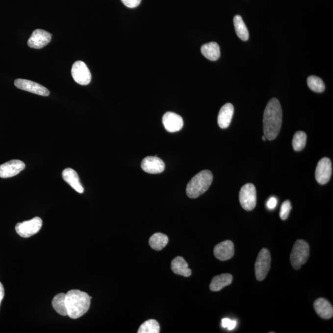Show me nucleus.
<instances>
[{"instance_id":"nucleus-22","label":"nucleus","mask_w":333,"mask_h":333,"mask_svg":"<svg viewBox=\"0 0 333 333\" xmlns=\"http://www.w3.org/2000/svg\"><path fill=\"white\" fill-rule=\"evenodd\" d=\"M169 243L168 236L161 233H157L151 237L149 244L153 249L161 251Z\"/></svg>"},{"instance_id":"nucleus-13","label":"nucleus","mask_w":333,"mask_h":333,"mask_svg":"<svg viewBox=\"0 0 333 333\" xmlns=\"http://www.w3.org/2000/svg\"><path fill=\"white\" fill-rule=\"evenodd\" d=\"M141 169L147 173L157 174L162 173L165 169V164L157 156H148L141 162Z\"/></svg>"},{"instance_id":"nucleus-3","label":"nucleus","mask_w":333,"mask_h":333,"mask_svg":"<svg viewBox=\"0 0 333 333\" xmlns=\"http://www.w3.org/2000/svg\"><path fill=\"white\" fill-rule=\"evenodd\" d=\"M212 172L205 170L198 173L189 181L186 186V195L189 198L200 197L208 190L212 183Z\"/></svg>"},{"instance_id":"nucleus-32","label":"nucleus","mask_w":333,"mask_h":333,"mask_svg":"<svg viewBox=\"0 0 333 333\" xmlns=\"http://www.w3.org/2000/svg\"><path fill=\"white\" fill-rule=\"evenodd\" d=\"M4 296V287L3 284H2L1 282H0V305H1L2 301H3Z\"/></svg>"},{"instance_id":"nucleus-19","label":"nucleus","mask_w":333,"mask_h":333,"mask_svg":"<svg viewBox=\"0 0 333 333\" xmlns=\"http://www.w3.org/2000/svg\"><path fill=\"white\" fill-rule=\"evenodd\" d=\"M171 269L174 274L181 275L184 277H190L192 274L191 270L188 267L186 260L180 256L174 258L171 262Z\"/></svg>"},{"instance_id":"nucleus-30","label":"nucleus","mask_w":333,"mask_h":333,"mask_svg":"<svg viewBox=\"0 0 333 333\" xmlns=\"http://www.w3.org/2000/svg\"><path fill=\"white\" fill-rule=\"evenodd\" d=\"M277 200L276 198L271 197L268 200L267 203V207L268 209L270 210L274 209L277 205Z\"/></svg>"},{"instance_id":"nucleus-10","label":"nucleus","mask_w":333,"mask_h":333,"mask_svg":"<svg viewBox=\"0 0 333 333\" xmlns=\"http://www.w3.org/2000/svg\"><path fill=\"white\" fill-rule=\"evenodd\" d=\"M14 85L19 89L27 91L38 95L47 97L50 95L49 90L47 88L34 81L19 78L14 81Z\"/></svg>"},{"instance_id":"nucleus-14","label":"nucleus","mask_w":333,"mask_h":333,"mask_svg":"<svg viewBox=\"0 0 333 333\" xmlns=\"http://www.w3.org/2000/svg\"><path fill=\"white\" fill-rule=\"evenodd\" d=\"M163 125L165 130L169 132H177L183 128V119L174 112H167L162 117Z\"/></svg>"},{"instance_id":"nucleus-25","label":"nucleus","mask_w":333,"mask_h":333,"mask_svg":"<svg viewBox=\"0 0 333 333\" xmlns=\"http://www.w3.org/2000/svg\"><path fill=\"white\" fill-rule=\"evenodd\" d=\"M159 323L156 320L153 319L144 322L138 331V333H159Z\"/></svg>"},{"instance_id":"nucleus-31","label":"nucleus","mask_w":333,"mask_h":333,"mask_svg":"<svg viewBox=\"0 0 333 333\" xmlns=\"http://www.w3.org/2000/svg\"><path fill=\"white\" fill-rule=\"evenodd\" d=\"M231 320L229 319V318H224V319H222V327L227 328L228 327H229V325L231 324Z\"/></svg>"},{"instance_id":"nucleus-34","label":"nucleus","mask_w":333,"mask_h":333,"mask_svg":"<svg viewBox=\"0 0 333 333\" xmlns=\"http://www.w3.org/2000/svg\"><path fill=\"white\" fill-rule=\"evenodd\" d=\"M262 140H263V141H265L266 140H267V139H266L265 136L264 135H263V136H262Z\"/></svg>"},{"instance_id":"nucleus-28","label":"nucleus","mask_w":333,"mask_h":333,"mask_svg":"<svg viewBox=\"0 0 333 333\" xmlns=\"http://www.w3.org/2000/svg\"><path fill=\"white\" fill-rule=\"evenodd\" d=\"M292 209L291 204L288 200L285 201L282 204L281 210H280V216L281 219L285 220L289 217L290 211Z\"/></svg>"},{"instance_id":"nucleus-27","label":"nucleus","mask_w":333,"mask_h":333,"mask_svg":"<svg viewBox=\"0 0 333 333\" xmlns=\"http://www.w3.org/2000/svg\"><path fill=\"white\" fill-rule=\"evenodd\" d=\"M307 135L303 131H298L294 134L293 139V147L296 152H301L306 147Z\"/></svg>"},{"instance_id":"nucleus-15","label":"nucleus","mask_w":333,"mask_h":333,"mask_svg":"<svg viewBox=\"0 0 333 333\" xmlns=\"http://www.w3.org/2000/svg\"><path fill=\"white\" fill-rule=\"evenodd\" d=\"M214 254L215 257L221 261L231 259L234 255V248L233 242L227 240L221 242L215 246Z\"/></svg>"},{"instance_id":"nucleus-2","label":"nucleus","mask_w":333,"mask_h":333,"mask_svg":"<svg viewBox=\"0 0 333 333\" xmlns=\"http://www.w3.org/2000/svg\"><path fill=\"white\" fill-rule=\"evenodd\" d=\"M92 298L85 292L73 289L66 294V304L68 316L72 319L82 317L89 310Z\"/></svg>"},{"instance_id":"nucleus-9","label":"nucleus","mask_w":333,"mask_h":333,"mask_svg":"<svg viewBox=\"0 0 333 333\" xmlns=\"http://www.w3.org/2000/svg\"><path fill=\"white\" fill-rule=\"evenodd\" d=\"M332 163L330 159L323 157L318 162L315 170V179L320 184H325L332 176Z\"/></svg>"},{"instance_id":"nucleus-29","label":"nucleus","mask_w":333,"mask_h":333,"mask_svg":"<svg viewBox=\"0 0 333 333\" xmlns=\"http://www.w3.org/2000/svg\"><path fill=\"white\" fill-rule=\"evenodd\" d=\"M121 1L128 8H134L139 6L141 0H121Z\"/></svg>"},{"instance_id":"nucleus-1","label":"nucleus","mask_w":333,"mask_h":333,"mask_svg":"<svg viewBox=\"0 0 333 333\" xmlns=\"http://www.w3.org/2000/svg\"><path fill=\"white\" fill-rule=\"evenodd\" d=\"M282 125L281 104L277 98H272L266 106L263 113V133L268 140H274L277 137Z\"/></svg>"},{"instance_id":"nucleus-33","label":"nucleus","mask_w":333,"mask_h":333,"mask_svg":"<svg viewBox=\"0 0 333 333\" xmlns=\"http://www.w3.org/2000/svg\"><path fill=\"white\" fill-rule=\"evenodd\" d=\"M237 322L236 320H231V324L228 327L227 329L229 331H231L234 329L236 327Z\"/></svg>"},{"instance_id":"nucleus-6","label":"nucleus","mask_w":333,"mask_h":333,"mask_svg":"<svg viewBox=\"0 0 333 333\" xmlns=\"http://www.w3.org/2000/svg\"><path fill=\"white\" fill-rule=\"evenodd\" d=\"M271 266V256L267 249L263 248L258 253L255 263L256 279L258 281H262L267 277Z\"/></svg>"},{"instance_id":"nucleus-24","label":"nucleus","mask_w":333,"mask_h":333,"mask_svg":"<svg viewBox=\"0 0 333 333\" xmlns=\"http://www.w3.org/2000/svg\"><path fill=\"white\" fill-rule=\"evenodd\" d=\"M52 306L54 310L62 316H68L66 304V294L59 293L54 296L52 301Z\"/></svg>"},{"instance_id":"nucleus-23","label":"nucleus","mask_w":333,"mask_h":333,"mask_svg":"<svg viewBox=\"0 0 333 333\" xmlns=\"http://www.w3.org/2000/svg\"><path fill=\"white\" fill-rule=\"evenodd\" d=\"M233 23L238 37L243 41L248 40L249 37V31L241 16L239 15L234 16Z\"/></svg>"},{"instance_id":"nucleus-17","label":"nucleus","mask_w":333,"mask_h":333,"mask_svg":"<svg viewBox=\"0 0 333 333\" xmlns=\"http://www.w3.org/2000/svg\"><path fill=\"white\" fill-rule=\"evenodd\" d=\"M234 113V107L231 103H227L220 109L218 116V124L220 128L225 129L229 128L231 124Z\"/></svg>"},{"instance_id":"nucleus-11","label":"nucleus","mask_w":333,"mask_h":333,"mask_svg":"<svg viewBox=\"0 0 333 333\" xmlns=\"http://www.w3.org/2000/svg\"><path fill=\"white\" fill-rule=\"evenodd\" d=\"M25 163L19 160H11L0 165V177L10 178L17 176L25 169Z\"/></svg>"},{"instance_id":"nucleus-12","label":"nucleus","mask_w":333,"mask_h":333,"mask_svg":"<svg viewBox=\"0 0 333 333\" xmlns=\"http://www.w3.org/2000/svg\"><path fill=\"white\" fill-rule=\"evenodd\" d=\"M52 35L47 31L37 29L33 31L28 40V45L32 49H40L46 46L51 40Z\"/></svg>"},{"instance_id":"nucleus-18","label":"nucleus","mask_w":333,"mask_h":333,"mask_svg":"<svg viewBox=\"0 0 333 333\" xmlns=\"http://www.w3.org/2000/svg\"><path fill=\"white\" fill-rule=\"evenodd\" d=\"M317 314L323 319H330L333 317V307L329 302L324 298H318L313 304Z\"/></svg>"},{"instance_id":"nucleus-4","label":"nucleus","mask_w":333,"mask_h":333,"mask_svg":"<svg viewBox=\"0 0 333 333\" xmlns=\"http://www.w3.org/2000/svg\"><path fill=\"white\" fill-rule=\"evenodd\" d=\"M310 255V248L307 242L301 239L296 241L292 249L290 260L295 270L300 269L301 266L305 264Z\"/></svg>"},{"instance_id":"nucleus-7","label":"nucleus","mask_w":333,"mask_h":333,"mask_svg":"<svg viewBox=\"0 0 333 333\" xmlns=\"http://www.w3.org/2000/svg\"><path fill=\"white\" fill-rule=\"evenodd\" d=\"M42 220L40 217H35L30 220L18 223L16 225L17 233L23 238H29L35 235L42 229Z\"/></svg>"},{"instance_id":"nucleus-16","label":"nucleus","mask_w":333,"mask_h":333,"mask_svg":"<svg viewBox=\"0 0 333 333\" xmlns=\"http://www.w3.org/2000/svg\"><path fill=\"white\" fill-rule=\"evenodd\" d=\"M62 176L64 180L77 192L80 194L83 193L84 189L81 185L77 173L74 169L71 168L64 169L62 172Z\"/></svg>"},{"instance_id":"nucleus-21","label":"nucleus","mask_w":333,"mask_h":333,"mask_svg":"<svg viewBox=\"0 0 333 333\" xmlns=\"http://www.w3.org/2000/svg\"><path fill=\"white\" fill-rule=\"evenodd\" d=\"M201 51L203 56L210 61H217L220 56L219 45L215 42H210L203 45Z\"/></svg>"},{"instance_id":"nucleus-20","label":"nucleus","mask_w":333,"mask_h":333,"mask_svg":"<svg viewBox=\"0 0 333 333\" xmlns=\"http://www.w3.org/2000/svg\"><path fill=\"white\" fill-rule=\"evenodd\" d=\"M233 281L231 274H224L217 275L213 278L210 284V289L212 291H219L225 286H229Z\"/></svg>"},{"instance_id":"nucleus-26","label":"nucleus","mask_w":333,"mask_h":333,"mask_svg":"<svg viewBox=\"0 0 333 333\" xmlns=\"http://www.w3.org/2000/svg\"><path fill=\"white\" fill-rule=\"evenodd\" d=\"M307 85L309 88L316 93L324 92L325 86L323 80L317 76H311L307 78Z\"/></svg>"},{"instance_id":"nucleus-8","label":"nucleus","mask_w":333,"mask_h":333,"mask_svg":"<svg viewBox=\"0 0 333 333\" xmlns=\"http://www.w3.org/2000/svg\"><path fill=\"white\" fill-rule=\"evenodd\" d=\"M71 73L74 80L81 85H88L92 80V74L84 62L78 61L74 62Z\"/></svg>"},{"instance_id":"nucleus-5","label":"nucleus","mask_w":333,"mask_h":333,"mask_svg":"<svg viewBox=\"0 0 333 333\" xmlns=\"http://www.w3.org/2000/svg\"><path fill=\"white\" fill-rule=\"evenodd\" d=\"M239 202L242 207L247 211H251L256 207L257 204V193L256 187L252 183L244 184L239 192Z\"/></svg>"}]
</instances>
